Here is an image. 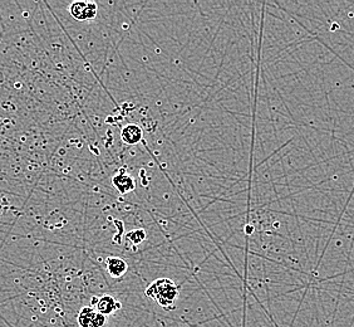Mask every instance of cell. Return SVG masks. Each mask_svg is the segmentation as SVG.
<instances>
[{
    "label": "cell",
    "mask_w": 354,
    "mask_h": 327,
    "mask_svg": "<svg viewBox=\"0 0 354 327\" xmlns=\"http://www.w3.org/2000/svg\"><path fill=\"white\" fill-rule=\"evenodd\" d=\"M146 296L166 310H171L179 297V287L168 278L156 279L146 288Z\"/></svg>",
    "instance_id": "6da1fadb"
},
{
    "label": "cell",
    "mask_w": 354,
    "mask_h": 327,
    "mask_svg": "<svg viewBox=\"0 0 354 327\" xmlns=\"http://www.w3.org/2000/svg\"><path fill=\"white\" fill-rule=\"evenodd\" d=\"M97 10H98V8H97L96 3L88 2H75L69 7L70 15L79 22L93 19L97 15Z\"/></svg>",
    "instance_id": "7a4b0ae2"
},
{
    "label": "cell",
    "mask_w": 354,
    "mask_h": 327,
    "mask_svg": "<svg viewBox=\"0 0 354 327\" xmlns=\"http://www.w3.org/2000/svg\"><path fill=\"white\" fill-rule=\"evenodd\" d=\"M112 184L121 194H127L129 191H133L136 188L133 178L129 174H127L125 169H121L117 174L112 178Z\"/></svg>",
    "instance_id": "3957f363"
},
{
    "label": "cell",
    "mask_w": 354,
    "mask_h": 327,
    "mask_svg": "<svg viewBox=\"0 0 354 327\" xmlns=\"http://www.w3.org/2000/svg\"><path fill=\"white\" fill-rule=\"evenodd\" d=\"M142 137H144V131L138 125H134V123L126 125L121 131V139L127 145L138 144Z\"/></svg>",
    "instance_id": "277c9868"
},
{
    "label": "cell",
    "mask_w": 354,
    "mask_h": 327,
    "mask_svg": "<svg viewBox=\"0 0 354 327\" xmlns=\"http://www.w3.org/2000/svg\"><path fill=\"white\" fill-rule=\"evenodd\" d=\"M104 265L110 276L113 277V278H120L127 272V263L122 258L108 257L104 260Z\"/></svg>",
    "instance_id": "5b68a950"
},
{
    "label": "cell",
    "mask_w": 354,
    "mask_h": 327,
    "mask_svg": "<svg viewBox=\"0 0 354 327\" xmlns=\"http://www.w3.org/2000/svg\"><path fill=\"white\" fill-rule=\"evenodd\" d=\"M96 306L97 312L102 313L104 316L111 315V313L116 312V311L122 307V305L117 300L113 299L112 296H110V295H105V296H102L101 299H98V302H97Z\"/></svg>",
    "instance_id": "8992f818"
},
{
    "label": "cell",
    "mask_w": 354,
    "mask_h": 327,
    "mask_svg": "<svg viewBox=\"0 0 354 327\" xmlns=\"http://www.w3.org/2000/svg\"><path fill=\"white\" fill-rule=\"evenodd\" d=\"M94 315H96V311L92 307H83L81 310V312L78 313V325L81 327H91L92 321H93Z\"/></svg>",
    "instance_id": "52a82bcc"
},
{
    "label": "cell",
    "mask_w": 354,
    "mask_h": 327,
    "mask_svg": "<svg viewBox=\"0 0 354 327\" xmlns=\"http://www.w3.org/2000/svg\"><path fill=\"white\" fill-rule=\"evenodd\" d=\"M126 239H128V241L134 245L141 244L142 242H145V239H146V232H145L144 229H134V231H131L129 233H127Z\"/></svg>",
    "instance_id": "ba28073f"
},
{
    "label": "cell",
    "mask_w": 354,
    "mask_h": 327,
    "mask_svg": "<svg viewBox=\"0 0 354 327\" xmlns=\"http://www.w3.org/2000/svg\"><path fill=\"white\" fill-rule=\"evenodd\" d=\"M104 323H105V316L99 312H96L93 321H92L91 327H102L104 326Z\"/></svg>",
    "instance_id": "9c48e42d"
},
{
    "label": "cell",
    "mask_w": 354,
    "mask_h": 327,
    "mask_svg": "<svg viewBox=\"0 0 354 327\" xmlns=\"http://www.w3.org/2000/svg\"><path fill=\"white\" fill-rule=\"evenodd\" d=\"M97 302H98V299H96V297H93V299H92V305L96 306V305H97Z\"/></svg>",
    "instance_id": "30bf717a"
}]
</instances>
